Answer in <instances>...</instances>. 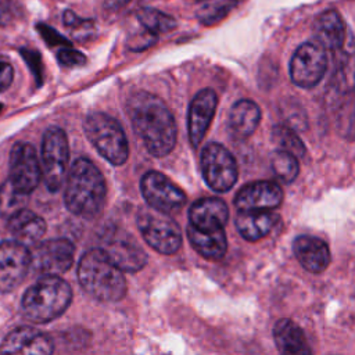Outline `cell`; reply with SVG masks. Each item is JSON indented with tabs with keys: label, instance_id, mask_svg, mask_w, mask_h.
<instances>
[{
	"label": "cell",
	"instance_id": "cell-1",
	"mask_svg": "<svg viewBox=\"0 0 355 355\" xmlns=\"http://www.w3.org/2000/svg\"><path fill=\"white\" fill-rule=\"evenodd\" d=\"M126 111L136 135L153 157L168 155L176 144V122L164 100L148 92L132 94Z\"/></svg>",
	"mask_w": 355,
	"mask_h": 355
},
{
	"label": "cell",
	"instance_id": "cell-2",
	"mask_svg": "<svg viewBox=\"0 0 355 355\" xmlns=\"http://www.w3.org/2000/svg\"><path fill=\"white\" fill-rule=\"evenodd\" d=\"M107 196L103 173L87 158H78L67 175L64 201L73 215L92 219L101 211Z\"/></svg>",
	"mask_w": 355,
	"mask_h": 355
},
{
	"label": "cell",
	"instance_id": "cell-3",
	"mask_svg": "<svg viewBox=\"0 0 355 355\" xmlns=\"http://www.w3.org/2000/svg\"><path fill=\"white\" fill-rule=\"evenodd\" d=\"M78 280L83 290L100 301H119L126 294V280L101 248L86 251L78 265Z\"/></svg>",
	"mask_w": 355,
	"mask_h": 355
},
{
	"label": "cell",
	"instance_id": "cell-4",
	"mask_svg": "<svg viewBox=\"0 0 355 355\" xmlns=\"http://www.w3.org/2000/svg\"><path fill=\"white\" fill-rule=\"evenodd\" d=\"M72 290L60 276H43L24 294L21 309L33 323H49L61 316L69 306Z\"/></svg>",
	"mask_w": 355,
	"mask_h": 355
},
{
	"label": "cell",
	"instance_id": "cell-5",
	"mask_svg": "<svg viewBox=\"0 0 355 355\" xmlns=\"http://www.w3.org/2000/svg\"><path fill=\"white\" fill-rule=\"evenodd\" d=\"M85 135L98 154L112 165H122L129 157V144L121 125L112 116L94 111L86 115Z\"/></svg>",
	"mask_w": 355,
	"mask_h": 355
},
{
	"label": "cell",
	"instance_id": "cell-6",
	"mask_svg": "<svg viewBox=\"0 0 355 355\" xmlns=\"http://www.w3.org/2000/svg\"><path fill=\"white\" fill-rule=\"evenodd\" d=\"M136 222L146 243L159 254L171 255L180 248V227L169 215L143 207L137 212Z\"/></svg>",
	"mask_w": 355,
	"mask_h": 355
},
{
	"label": "cell",
	"instance_id": "cell-7",
	"mask_svg": "<svg viewBox=\"0 0 355 355\" xmlns=\"http://www.w3.org/2000/svg\"><path fill=\"white\" fill-rule=\"evenodd\" d=\"M69 150L67 135L61 128H49L42 140V178L50 191H57L67 176Z\"/></svg>",
	"mask_w": 355,
	"mask_h": 355
},
{
	"label": "cell",
	"instance_id": "cell-8",
	"mask_svg": "<svg viewBox=\"0 0 355 355\" xmlns=\"http://www.w3.org/2000/svg\"><path fill=\"white\" fill-rule=\"evenodd\" d=\"M201 172L205 183L215 191L230 190L239 176L237 164L230 151L219 143H208L200 155Z\"/></svg>",
	"mask_w": 355,
	"mask_h": 355
},
{
	"label": "cell",
	"instance_id": "cell-9",
	"mask_svg": "<svg viewBox=\"0 0 355 355\" xmlns=\"http://www.w3.org/2000/svg\"><path fill=\"white\" fill-rule=\"evenodd\" d=\"M141 194L150 208L162 214H175L186 205V194L161 172L150 171L140 180Z\"/></svg>",
	"mask_w": 355,
	"mask_h": 355
},
{
	"label": "cell",
	"instance_id": "cell-10",
	"mask_svg": "<svg viewBox=\"0 0 355 355\" xmlns=\"http://www.w3.org/2000/svg\"><path fill=\"white\" fill-rule=\"evenodd\" d=\"M327 69L326 51L311 42H305L294 51L290 61L291 80L304 89L316 86Z\"/></svg>",
	"mask_w": 355,
	"mask_h": 355
},
{
	"label": "cell",
	"instance_id": "cell-11",
	"mask_svg": "<svg viewBox=\"0 0 355 355\" xmlns=\"http://www.w3.org/2000/svg\"><path fill=\"white\" fill-rule=\"evenodd\" d=\"M75 247L68 239H50L37 243L31 252V266L43 276H60L73 263Z\"/></svg>",
	"mask_w": 355,
	"mask_h": 355
},
{
	"label": "cell",
	"instance_id": "cell-12",
	"mask_svg": "<svg viewBox=\"0 0 355 355\" xmlns=\"http://www.w3.org/2000/svg\"><path fill=\"white\" fill-rule=\"evenodd\" d=\"M42 179L40 161L35 147L29 143L14 144L10 154V183L19 193L29 196Z\"/></svg>",
	"mask_w": 355,
	"mask_h": 355
},
{
	"label": "cell",
	"instance_id": "cell-13",
	"mask_svg": "<svg viewBox=\"0 0 355 355\" xmlns=\"http://www.w3.org/2000/svg\"><path fill=\"white\" fill-rule=\"evenodd\" d=\"M31 268V251L28 247L7 240L0 243V293L17 288Z\"/></svg>",
	"mask_w": 355,
	"mask_h": 355
},
{
	"label": "cell",
	"instance_id": "cell-14",
	"mask_svg": "<svg viewBox=\"0 0 355 355\" xmlns=\"http://www.w3.org/2000/svg\"><path fill=\"white\" fill-rule=\"evenodd\" d=\"M51 338L31 326L11 330L0 345V355H53Z\"/></svg>",
	"mask_w": 355,
	"mask_h": 355
},
{
	"label": "cell",
	"instance_id": "cell-15",
	"mask_svg": "<svg viewBox=\"0 0 355 355\" xmlns=\"http://www.w3.org/2000/svg\"><path fill=\"white\" fill-rule=\"evenodd\" d=\"M283 201L282 187L270 180H258L241 187L234 205L239 211H272Z\"/></svg>",
	"mask_w": 355,
	"mask_h": 355
},
{
	"label": "cell",
	"instance_id": "cell-16",
	"mask_svg": "<svg viewBox=\"0 0 355 355\" xmlns=\"http://www.w3.org/2000/svg\"><path fill=\"white\" fill-rule=\"evenodd\" d=\"M218 105V96L212 89L200 90L191 100L187 115L189 140L194 148L202 141Z\"/></svg>",
	"mask_w": 355,
	"mask_h": 355
},
{
	"label": "cell",
	"instance_id": "cell-17",
	"mask_svg": "<svg viewBox=\"0 0 355 355\" xmlns=\"http://www.w3.org/2000/svg\"><path fill=\"white\" fill-rule=\"evenodd\" d=\"M229 219V208L220 198L205 197L191 204L189 209L190 226L201 232L223 229Z\"/></svg>",
	"mask_w": 355,
	"mask_h": 355
},
{
	"label": "cell",
	"instance_id": "cell-18",
	"mask_svg": "<svg viewBox=\"0 0 355 355\" xmlns=\"http://www.w3.org/2000/svg\"><path fill=\"white\" fill-rule=\"evenodd\" d=\"M293 251L297 261L311 273H322L330 265L331 255L327 244L313 236H298L293 241Z\"/></svg>",
	"mask_w": 355,
	"mask_h": 355
},
{
	"label": "cell",
	"instance_id": "cell-19",
	"mask_svg": "<svg viewBox=\"0 0 355 355\" xmlns=\"http://www.w3.org/2000/svg\"><path fill=\"white\" fill-rule=\"evenodd\" d=\"M7 227L12 240L25 247L36 245L46 233L44 219L26 208L8 218Z\"/></svg>",
	"mask_w": 355,
	"mask_h": 355
},
{
	"label": "cell",
	"instance_id": "cell-20",
	"mask_svg": "<svg viewBox=\"0 0 355 355\" xmlns=\"http://www.w3.org/2000/svg\"><path fill=\"white\" fill-rule=\"evenodd\" d=\"M259 121V107L251 100H239L232 105L227 115L229 135L236 140H244L257 130Z\"/></svg>",
	"mask_w": 355,
	"mask_h": 355
},
{
	"label": "cell",
	"instance_id": "cell-21",
	"mask_svg": "<svg viewBox=\"0 0 355 355\" xmlns=\"http://www.w3.org/2000/svg\"><path fill=\"white\" fill-rule=\"evenodd\" d=\"M122 272H137L147 263L146 252L129 239H115L101 248Z\"/></svg>",
	"mask_w": 355,
	"mask_h": 355
},
{
	"label": "cell",
	"instance_id": "cell-22",
	"mask_svg": "<svg viewBox=\"0 0 355 355\" xmlns=\"http://www.w3.org/2000/svg\"><path fill=\"white\" fill-rule=\"evenodd\" d=\"M273 340L280 355H312L302 329L290 319H279L275 323Z\"/></svg>",
	"mask_w": 355,
	"mask_h": 355
},
{
	"label": "cell",
	"instance_id": "cell-23",
	"mask_svg": "<svg viewBox=\"0 0 355 355\" xmlns=\"http://www.w3.org/2000/svg\"><path fill=\"white\" fill-rule=\"evenodd\" d=\"M313 35L323 50H340L345 42V25L336 10L323 11L315 21Z\"/></svg>",
	"mask_w": 355,
	"mask_h": 355
},
{
	"label": "cell",
	"instance_id": "cell-24",
	"mask_svg": "<svg viewBox=\"0 0 355 355\" xmlns=\"http://www.w3.org/2000/svg\"><path fill=\"white\" fill-rule=\"evenodd\" d=\"M277 220V214L272 211H239L236 227L245 240L258 241L269 234Z\"/></svg>",
	"mask_w": 355,
	"mask_h": 355
},
{
	"label": "cell",
	"instance_id": "cell-25",
	"mask_svg": "<svg viewBox=\"0 0 355 355\" xmlns=\"http://www.w3.org/2000/svg\"><path fill=\"white\" fill-rule=\"evenodd\" d=\"M187 237L191 247L207 259L219 261L226 254L227 240L223 229L214 232H201L189 225Z\"/></svg>",
	"mask_w": 355,
	"mask_h": 355
},
{
	"label": "cell",
	"instance_id": "cell-26",
	"mask_svg": "<svg viewBox=\"0 0 355 355\" xmlns=\"http://www.w3.org/2000/svg\"><path fill=\"white\" fill-rule=\"evenodd\" d=\"M136 17L143 29L153 36L166 33L176 26V21L171 15L164 14L155 8H141L137 11Z\"/></svg>",
	"mask_w": 355,
	"mask_h": 355
},
{
	"label": "cell",
	"instance_id": "cell-27",
	"mask_svg": "<svg viewBox=\"0 0 355 355\" xmlns=\"http://www.w3.org/2000/svg\"><path fill=\"white\" fill-rule=\"evenodd\" d=\"M272 140L279 150L293 154L294 157H302L305 154V146L288 125H276L272 130Z\"/></svg>",
	"mask_w": 355,
	"mask_h": 355
},
{
	"label": "cell",
	"instance_id": "cell-28",
	"mask_svg": "<svg viewBox=\"0 0 355 355\" xmlns=\"http://www.w3.org/2000/svg\"><path fill=\"white\" fill-rule=\"evenodd\" d=\"M270 166H272L275 175L284 183H291L300 172V165H298L297 157H294L290 153L282 151V150H277L272 154Z\"/></svg>",
	"mask_w": 355,
	"mask_h": 355
},
{
	"label": "cell",
	"instance_id": "cell-29",
	"mask_svg": "<svg viewBox=\"0 0 355 355\" xmlns=\"http://www.w3.org/2000/svg\"><path fill=\"white\" fill-rule=\"evenodd\" d=\"M28 196L19 193L12 187L7 179L0 187V215L6 219L11 218L18 211L24 209Z\"/></svg>",
	"mask_w": 355,
	"mask_h": 355
},
{
	"label": "cell",
	"instance_id": "cell-30",
	"mask_svg": "<svg viewBox=\"0 0 355 355\" xmlns=\"http://www.w3.org/2000/svg\"><path fill=\"white\" fill-rule=\"evenodd\" d=\"M236 4L237 0H218L204 4L197 11V18L204 25H214L225 18Z\"/></svg>",
	"mask_w": 355,
	"mask_h": 355
},
{
	"label": "cell",
	"instance_id": "cell-31",
	"mask_svg": "<svg viewBox=\"0 0 355 355\" xmlns=\"http://www.w3.org/2000/svg\"><path fill=\"white\" fill-rule=\"evenodd\" d=\"M58 61L65 67H82L86 64V57L78 50H73L71 47H62L57 53Z\"/></svg>",
	"mask_w": 355,
	"mask_h": 355
},
{
	"label": "cell",
	"instance_id": "cell-32",
	"mask_svg": "<svg viewBox=\"0 0 355 355\" xmlns=\"http://www.w3.org/2000/svg\"><path fill=\"white\" fill-rule=\"evenodd\" d=\"M14 79V69L10 62L0 60V92L6 90Z\"/></svg>",
	"mask_w": 355,
	"mask_h": 355
},
{
	"label": "cell",
	"instance_id": "cell-33",
	"mask_svg": "<svg viewBox=\"0 0 355 355\" xmlns=\"http://www.w3.org/2000/svg\"><path fill=\"white\" fill-rule=\"evenodd\" d=\"M12 7L10 0H0V26H6L12 21Z\"/></svg>",
	"mask_w": 355,
	"mask_h": 355
},
{
	"label": "cell",
	"instance_id": "cell-34",
	"mask_svg": "<svg viewBox=\"0 0 355 355\" xmlns=\"http://www.w3.org/2000/svg\"><path fill=\"white\" fill-rule=\"evenodd\" d=\"M40 32L43 33V37L50 42L51 44H69L68 40H65L62 36H60L57 32H54L53 29H50L49 26H40Z\"/></svg>",
	"mask_w": 355,
	"mask_h": 355
},
{
	"label": "cell",
	"instance_id": "cell-35",
	"mask_svg": "<svg viewBox=\"0 0 355 355\" xmlns=\"http://www.w3.org/2000/svg\"><path fill=\"white\" fill-rule=\"evenodd\" d=\"M130 0H104V7L110 11H116L125 7Z\"/></svg>",
	"mask_w": 355,
	"mask_h": 355
}]
</instances>
